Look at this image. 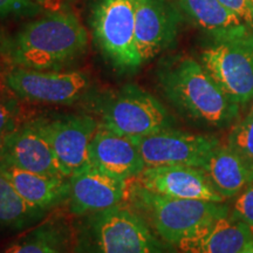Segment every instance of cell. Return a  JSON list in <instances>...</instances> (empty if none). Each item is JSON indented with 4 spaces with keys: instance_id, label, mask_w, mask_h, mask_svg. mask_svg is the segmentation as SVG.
Wrapping results in <instances>:
<instances>
[{
    "instance_id": "1",
    "label": "cell",
    "mask_w": 253,
    "mask_h": 253,
    "mask_svg": "<svg viewBox=\"0 0 253 253\" xmlns=\"http://www.w3.org/2000/svg\"><path fill=\"white\" fill-rule=\"evenodd\" d=\"M88 33L73 12L50 11L2 39L0 55L11 67L65 71L84 55Z\"/></svg>"
},
{
    "instance_id": "2",
    "label": "cell",
    "mask_w": 253,
    "mask_h": 253,
    "mask_svg": "<svg viewBox=\"0 0 253 253\" xmlns=\"http://www.w3.org/2000/svg\"><path fill=\"white\" fill-rule=\"evenodd\" d=\"M156 78L164 97L195 125L224 129L238 118L239 104L227 96L201 61L191 56L164 58L158 65Z\"/></svg>"
},
{
    "instance_id": "3",
    "label": "cell",
    "mask_w": 253,
    "mask_h": 253,
    "mask_svg": "<svg viewBox=\"0 0 253 253\" xmlns=\"http://www.w3.org/2000/svg\"><path fill=\"white\" fill-rule=\"evenodd\" d=\"M73 253H181L126 201L73 221Z\"/></svg>"
},
{
    "instance_id": "4",
    "label": "cell",
    "mask_w": 253,
    "mask_h": 253,
    "mask_svg": "<svg viewBox=\"0 0 253 253\" xmlns=\"http://www.w3.org/2000/svg\"><path fill=\"white\" fill-rule=\"evenodd\" d=\"M126 201L161 238L175 246L204 223L231 212L225 202L169 197L145 189L136 179L128 182Z\"/></svg>"
},
{
    "instance_id": "5",
    "label": "cell",
    "mask_w": 253,
    "mask_h": 253,
    "mask_svg": "<svg viewBox=\"0 0 253 253\" xmlns=\"http://www.w3.org/2000/svg\"><path fill=\"white\" fill-rule=\"evenodd\" d=\"M103 125L126 137H142L176 128V120L153 94L134 84L93 94L86 102Z\"/></svg>"
},
{
    "instance_id": "6",
    "label": "cell",
    "mask_w": 253,
    "mask_h": 253,
    "mask_svg": "<svg viewBox=\"0 0 253 253\" xmlns=\"http://www.w3.org/2000/svg\"><path fill=\"white\" fill-rule=\"evenodd\" d=\"M136 0H95L90 27L95 45L114 69L123 74L142 66L135 45Z\"/></svg>"
},
{
    "instance_id": "7",
    "label": "cell",
    "mask_w": 253,
    "mask_h": 253,
    "mask_svg": "<svg viewBox=\"0 0 253 253\" xmlns=\"http://www.w3.org/2000/svg\"><path fill=\"white\" fill-rule=\"evenodd\" d=\"M2 82L20 101L69 106L86 102L94 94L91 81L80 71H36L11 67Z\"/></svg>"
},
{
    "instance_id": "8",
    "label": "cell",
    "mask_w": 253,
    "mask_h": 253,
    "mask_svg": "<svg viewBox=\"0 0 253 253\" xmlns=\"http://www.w3.org/2000/svg\"><path fill=\"white\" fill-rule=\"evenodd\" d=\"M30 121L48 142L67 178L89 164L88 149L100 125L95 116L50 113L32 116Z\"/></svg>"
},
{
    "instance_id": "9",
    "label": "cell",
    "mask_w": 253,
    "mask_h": 253,
    "mask_svg": "<svg viewBox=\"0 0 253 253\" xmlns=\"http://www.w3.org/2000/svg\"><path fill=\"white\" fill-rule=\"evenodd\" d=\"M199 61L237 104L253 99V33L211 42L201 52Z\"/></svg>"
},
{
    "instance_id": "10",
    "label": "cell",
    "mask_w": 253,
    "mask_h": 253,
    "mask_svg": "<svg viewBox=\"0 0 253 253\" xmlns=\"http://www.w3.org/2000/svg\"><path fill=\"white\" fill-rule=\"evenodd\" d=\"M145 167L182 166L203 168L221 144L216 136L192 134L177 128L132 137Z\"/></svg>"
},
{
    "instance_id": "11",
    "label": "cell",
    "mask_w": 253,
    "mask_h": 253,
    "mask_svg": "<svg viewBox=\"0 0 253 253\" xmlns=\"http://www.w3.org/2000/svg\"><path fill=\"white\" fill-rule=\"evenodd\" d=\"M182 19L171 0H136L135 45L142 65L175 43Z\"/></svg>"
},
{
    "instance_id": "12",
    "label": "cell",
    "mask_w": 253,
    "mask_h": 253,
    "mask_svg": "<svg viewBox=\"0 0 253 253\" xmlns=\"http://www.w3.org/2000/svg\"><path fill=\"white\" fill-rule=\"evenodd\" d=\"M67 209L78 218L115 207L126 201L128 182L88 164L69 177Z\"/></svg>"
},
{
    "instance_id": "13",
    "label": "cell",
    "mask_w": 253,
    "mask_h": 253,
    "mask_svg": "<svg viewBox=\"0 0 253 253\" xmlns=\"http://www.w3.org/2000/svg\"><path fill=\"white\" fill-rule=\"evenodd\" d=\"M136 181L145 189L173 198L224 203L202 168L182 166L145 167Z\"/></svg>"
},
{
    "instance_id": "14",
    "label": "cell",
    "mask_w": 253,
    "mask_h": 253,
    "mask_svg": "<svg viewBox=\"0 0 253 253\" xmlns=\"http://www.w3.org/2000/svg\"><path fill=\"white\" fill-rule=\"evenodd\" d=\"M88 162L91 167L125 181L136 178L145 168L135 142L101 123L89 144Z\"/></svg>"
},
{
    "instance_id": "15",
    "label": "cell",
    "mask_w": 253,
    "mask_h": 253,
    "mask_svg": "<svg viewBox=\"0 0 253 253\" xmlns=\"http://www.w3.org/2000/svg\"><path fill=\"white\" fill-rule=\"evenodd\" d=\"M1 160L27 171L67 178L48 142L30 119L18 129L5 135Z\"/></svg>"
},
{
    "instance_id": "16",
    "label": "cell",
    "mask_w": 253,
    "mask_h": 253,
    "mask_svg": "<svg viewBox=\"0 0 253 253\" xmlns=\"http://www.w3.org/2000/svg\"><path fill=\"white\" fill-rule=\"evenodd\" d=\"M252 240L251 229L230 212L197 227L176 248L181 253H240Z\"/></svg>"
},
{
    "instance_id": "17",
    "label": "cell",
    "mask_w": 253,
    "mask_h": 253,
    "mask_svg": "<svg viewBox=\"0 0 253 253\" xmlns=\"http://www.w3.org/2000/svg\"><path fill=\"white\" fill-rule=\"evenodd\" d=\"M182 17L202 31L211 42L239 39L253 33V26L219 0H171Z\"/></svg>"
},
{
    "instance_id": "18",
    "label": "cell",
    "mask_w": 253,
    "mask_h": 253,
    "mask_svg": "<svg viewBox=\"0 0 253 253\" xmlns=\"http://www.w3.org/2000/svg\"><path fill=\"white\" fill-rule=\"evenodd\" d=\"M0 172L31 207L53 212L61 204L67 203L69 197L68 178L27 171L6 160L0 161Z\"/></svg>"
},
{
    "instance_id": "19",
    "label": "cell",
    "mask_w": 253,
    "mask_h": 253,
    "mask_svg": "<svg viewBox=\"0 0 253 253\" xmlns=\"http://www.w3.org/2000/svg\"><path fill=\"white\" fill-rule=\"evenodd\" d=\"M203 170L218 194L225 199L238 196L253 184V161L227 144H220Z\"/></svg>"
},
{
    "instance_id": "20",
    "label": "cell",
    "mask_w": 253,
    "mask_h": 253,
    "mask_svg": "<svg viewBox=\"0 0 253 253\" xmlns=\"http://www.w3.org/2000/svg\"><path fill=\"white\" fill-rule=\"evenodd\" d=\"M1 253H73V223L63 214L50 213Z\"/></svg>"
},
{
    "instance_id": "21",
    "label": "cell",
    "mask_w": 253,
    "mask_h": 253,
    "mask_svg": "<svg viewBox=\"0 0 253 253\" xmlns=\"http://www.w3.org/2000/svg\"><path fill=\"white\" fill-rule=\"evenodd\" d=\"M50 213L26 203L0 172V233L25 232Z\"/></svg>"
},
{
    "instance_id": "22",
    "label": "cell",
    "mask_w": 253,
    "mask_h": 253,
    "mask_svg": "<svg viewBox=\"0 0 253 253\" xmlns=\"http://www.w3.org/2000/svg\"><path fill=\"white\" fill-rule=\"evenodd\" d=\"M28 119L21 108L20 100L2 82L0 84V134L15 130Z\"/></svg>"
},
{
    "instance_id": "23",
    "label": "cell",
    "mask_w": 253,
    "mask_h": 253,
    "mask_svg": "<svg viewBox=\"0 0 253 253\" xmlns=\"http://www.w3.org/2000/svg\"><path fill=\"white\" fill-rule=\"evenodd\" d=\"M226 144L253 161V109L246 118L232 126Z\"/></svg>"
},
{
    "instance_id": "24",
    "label": "cell",
    "mask_w": 253,
    "mask_h": 253,
    "mask_svg": "<svg viewBox=\"0 0 253 253\" xmlns=\"http://www.w3.org/2000/svg\"><path fill=\"white\" fill-rule=\"evenodd\" d=\"M42 7L34 0H0V18L34 17Z\"/></svg>"
},
{
    "instance_id": "25",
    "label": "cell",
    "mask_w": 253,
    "mask_h": 253,
    "mask_svg": "<svg viewBox=\"0 0 253 253\" xmlns=\"http://www.w3.org/2000/svg\"><path fill=\"white\" fill-rule=\"evenodd\" d=\"M236 197L231 213L244 221L253 233V184L243 190Z\"/></svg>"
},
{
    "instance_id": "26",
    "label": "cell",
    "mask_w": 253,
    "mask_h": 253,
    "mask_svg": "<svg viewBox=\"0 0 253 253\" xmlns=\"http://www.w3.org/2000/svg\"><path fill=\"white\" fill-rule=\"evenodd\" d=\"M243 20L253 26V6L249 0H219Z\"/></svg>"
},
{
    "instance_id": "27",
    "label": "cell",
    "mask_w": 253,
    "mask_h": 253,
    "mask_svg": "<svg viewBox=\"0 0 253 253\" xmlns=\"http://www.w3.org/2000/svg\"><path fill=\"white\" fill-rule=\"evenodd\" d=\"M34 1H37L42 8L47 7L52 11H58V9L62 8L65 0H34Z\"/></svg>"
},
{
    "instance_id": "28",
    "label": "cell",
    "mask_w": 253,
    "mask_h": 253,
    "mask_svg": "<svg viewBox=\"0 0 253 253\" xmlns=\"http://www.w3.org/2000/svg\"><path fill=\"white\" fill-rule=\"evenodd\" d=\"M4 137H5V135L0 134V161H1L2 151H4Z\"/></svg>"
},
{
    "instance_id": "29",
    "label": "cell",
    "mask_w": 253,
    "mask_h": 253,
    "mask_svg": "<svg viewBox=\"0 0 253 253\" xmlns=\"http://www.w3.org/2000/svg\"><path fill=\"white\" fill-rule=\"evenodd\" d=\"M240 253H253V240L251 243H249V244L246 245V248Z\"/></svg>"
},
{
    "instance_id": "30",
    "label": "cell",
    "mask_w": 253,
    "mask_h": 253,
    "mask_svg": "<svg viewBox=\"0 0 253 253\" xmlns=\"http://www.w3.org/2000/svg\"><path fill=\"white\" fill-rule=\"evenodd\" d=\"M1 42H2V38H0V48H1Z\"/></svg>"
},
{
    "instance_id": "31",
    "label": "cell",
    "mask_w": 253,
    "mask_h": 253,
    "mask_svg": "<svg viewBox=\"0 0 253 253\" xmlns=\"http://www.w3.org/2000/svg\"><path fill=\"white\" fill-rule=\"evenodd\" d=\"M249 1H250V2H251V5L253 6V0H249Z\"/></svg>"
}]
</instances>
